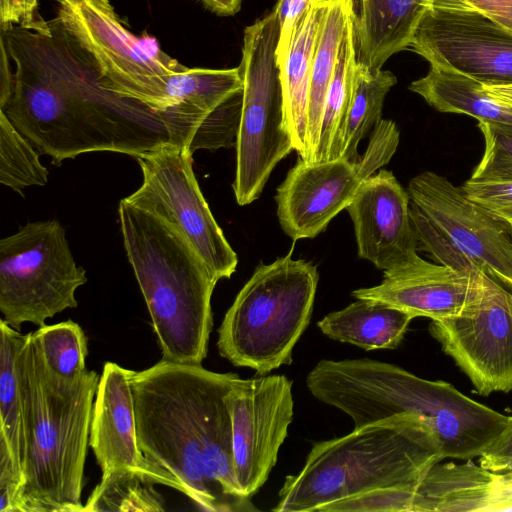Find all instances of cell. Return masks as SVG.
<instances>
[{
  "instance_id": "obj_1",
  "label": "cell",
  "mask_w": 512,
  "mask_h": 512,
  "mask_svg": "<svg viewBox=\"0 0 512 512\" xmlns=\"http://www.w3.org/2000/svg\"><path fill=\"white\" fill-rule=\"evenodd\" d=\"M52 35L1 30L16 65L12 96L1 108L53 164L94 151L138 157L169 143L157 113L106 89L85 55L54 19Z\"/></svg>"
},
{
  "instance_id": "obj_2",
  "label": "cell",
  "mask_w": 512,
  "mask_h": 512,
  "mask_svg": "<svg viewBox=\"0 0 512 512\" xmlns=\"http://www.w3.org/2000/svg\"><path fill=\"white\" fill-rule=\"evenodd\" d=\"M237 377L162 359L130 374L140 449L205 511H257L234 474L225 395Z\"/></svg>"
},
{
  "instance_id": "obj_3",
  "label": "cell",
  "mask_w": 512,
  "mask_h": 512,
  "mask_svg": "<svg viewBox=\"0 0 512 512\" xmlns=\"http://www.w3.org/2000/svg\"><path fill=\"white\" fill-rule=\"evenodd\" d=\"M306 386L317 400L348 415L354 427L398 415L421 419L438 439L444 459L480 456L508 421L448 382L368 358L323 359L308 373Z\"/></svg>"
},
{
  "instance_id": "obj_4",
  "label": "cell",
  "mask_w": 512,
  "mask_h": 512,
  "mask_svg": "<svg viewBox=\"0 0 512 512\" xmlns=\"http://www.w3.org/2000/svg\"><path fill=\"white\" fill-rule=\"evenodd\" d=\"M23 398L24 512H83L84 466L100 375L74 379L53 372L32 332L18 357Z\"/></svg>"
},
{
  "instance_id": "obj_5",
  "label": "cell",
  "mask_w": 512,
  "mask_h": 512,
  "mask_svg": "<svg viewBox=\"0 0 512 512\" xmlns=\"http://www.w3.org/2000/svg\"><path fill=\"white\" fill-rule=\"evenodd\" d=\"M118 212L124 248L162 360L202 364L213 327L211 297L218 280L172 224L125 198Z\"/></svg>"
},
{
  "instance_id": "obj_6",
  "label": "cell",
  "mask_w": 512,
  "mask_h": 512,
  "mask_svg": "<svg viewBox=\"0 0 512 512\" xmlns=\"http://www.w3.org/2000/svg\"><path fill=\"white\" fill-rule=\"evenodd\" d=\"M444 460L431 428L412 415H398L313 444L303 468L285 478L276 512L319 508L369 491L419 484Z\"/></svg>"
},
{
  "instance_id": "obj_7",
  "label": "cell",
  "mask_w": 512,
  "mask_h": 512,
  "mask_svg": "<svg viewBox=\"0 0 512 512\" xmlns=\"http://www.w3.org/2000/svg\"><path fill=\"white\" fill-rule=\"evenodd\" d=\"M318 278L316 266L291 253L259 264L219 327V354L260 375L291 364L310 322Z\"/></svg>"
},
{
  "instance_id": "obj_8",
  "label": "cell",
  "mask_w": 512,
  "mask_h": 512,
  "mask_svg": "<svg viewBox=\"0 0 512 512\" xmlns=\"http://www.w3.org/2000/svg\"><path fill=\"white\" fill-rule=\"evenodd\" d=\"M418 244L440 264L481 270L512 292L510 226L471 200L462 187L425 171L408 185Z\"/></svg>"
},
{
  "instance_id": "obj_9",
  "label": "cell",
  "mask_w": 512,
  "mask_h": 512,
  "mask_svg": "<svg viewBox=\"0 0 512 512\" xmlns=\"http://www.w3.org/2000/svg\"><path fill=\"white\" fill-rule=\"evenodd\" d=\"M280 28L272 11L244 30L238 66L243 80L233 190L240 206L259 198L275 166L294 150L276 49Z\"/></svg>"
},
{
  "instance_id": "obj_10",
  "label": "cell",
  "mask_w": 512,
  "mask_h": 512,
  "mask_svg": "<svg viewBox=\"0 0 512 512\" xmlns=\"http://www.w3.org/2000/svg\"><path fill=\"white\" fill-rule=\"evenodd\" d=\"M55 20L111 92L135 100L159 117L167 110L166 84L184 65L154 38L136 37L109 0H58Z\"/></svg>"
},
{
  "instance_id": "obj_11",
  "label": "cell",
  "mask_w": 512,
  "mask_h": 512,
  "mask_svg": "<svg viewBox=\"0 0 512 512\" xmlns=\"http://www.w3.org/2000/svg\"><path fill=\"white\" fill-rule=\"evenodd\" d=\"M57 220L29 222L0 240V311L15 329L76 308V290L87 282Z\"/></svg>"
},
{
  "instance_id": "obj_12",
  "label": "cell",
  "mask_w": 512,
  "mask_h": 512,
  "mask_svg": "<svg viewBox=\"0 0 512 512\" xmlns=\"http://www.w3.org/2000/svg\"><path fill=\"white\" fill-rule=\"evenodd\" d=\"M399 138L396 124L382 119L358 163L343 157L310 163L299 157L275 196L282 230L294 241L314 238L324 231L347 208L361 184L390 161Z\"/></svg>"
},
{
  "instance_id": "obj_13",
  "label": "cell",
  "mask_w": 512,
  "mask_h": 512,
  "mask_svg": "<svg viewBox=\"0 0 512 512\" xmlns=\"http://www.w3.org/2000/svg\"><path fill=\"white\" fill-rule=\"evenodd\" d=\"M192 156L167 143L136 157L143 182L125 199L176 227L219 281L231 277L238 258L200 190Z\"/></svg>"
},
{
  "instance_id": "obj_14",
  "label": "cell",
  "mask_w": 512,
  "mask_h": 512,
  "mask_svg": "<svg viewBox=\"0 0 512 512\" xmlns=\"http://www.w3.org/2000/svg\"><path fill=\"white\" fill-rule=\"evenodd\" d=\"M409 49L485 86L512 85V31L461 0H432Z\"/></svg>"
},
{
  "instance_id": "obj_15",
  "label": "cell",
  "mask_w": 512,
  "mask_h": 512,
  "mask_svg": "<svg viewBox=\"0 0 512 512\" xmlns=\"http://www.w3.org/2000/svg\"><path fill=\"white\" fill-rule=\"evenodd\" d=\"M481 294L468 314L432 321L431 335L477 392L512 391V292L481 272Z\"/></svg>"
},
{
  "instance_id": "obj_16",
  "label": "cell",
  "mask_w": 512,
  "mask_h": 512,
  "mask_svg": "<svg viewBox=\"0 0 512 512\" xmlns=\"http://www.w3.org/2000/svg\"><path fill=\"white\" fill-rule=\"evenodd\" d=\"M232 422L235 479L251 498L263 486L293 420L292 382L285 375L239 376L225 395Z\"/></svg>"
},
{
  "instance_id": "obj_17",
  "label": "cell",
  "mask_w": 512,
  "mask_h": 512,
  "mask_svg": "<svg viewBox=\"0 0 512 512\" xmlns=\"http://www.w3.org/2000/svg\"><path fill=\"white\" fill-rule=\"evenodd\" d=\"M481 270H459L428 262L417 255L384 272L379 285L352 292L403 310L414 318L445 320L469 313L482 289Z\"/></svg>"
},
{
  "instance_id": "obj_18",
  "label": "cell",
  "mask_w": 512,
  "mask_h": 512,
  "mask_svg": "<svg viewBox=\"0 0 512 512\" xmlns=\"http://www.w3.org/2000/svg\"><path fill=\"white\" fill-rule=\"evenodd\" d=\"M358 255L383 272L413 260L418 240L410 197L391 171L380 169L359 187L347 206Z\"/></svg>"
},
{
  "instance_id": "obj_19",
  "label": "cell",
  "mask_w": 512,
  "mask_h": 512,
  "mask_svg": "<svg viewBox=\"0 0 512 512\" xmlns=\"http://www.w3.org/2000/svg\"><path fill=\"white\" fill-rule=\"evenodd\" d=\"M131 370L106 362L95 395L89 445L102 472L130 468L183 494L181 483L140 449L137 433Z\"/></svg>"
},
{
  "instance_id": "obj_20",
  "label": "cell",
  "mask_w": 512,
  "mask_h": 512,
  "mask_svg": "<svg viewBox=\"0 0 512 512\" xmlns=\"http://www.w3.org/2000/svg\"><path fill=\"white\" fill-rule=\"evenodd\" d=\"M243 89L239 67L232 69L187 68L170 75L166 84L167 110L160 116L169 143L191 154L204 150L211 124L219 108Z\"/></svg>"
},
{
  "instance_id": "obj_21",
  "label": "cell",
  "mask_w": 512,
  "mask_h": 512,
  "mask_svg": "<svg viewBox=\"0 0 512 512\" xmlns=\"http://www.w3.org/2000/svg\"><path fill=\"white\" fill-rule=\"evenodd\" d=\"M432 0H351L356 62L382 69L395 53L409 49L414 30Z\"/></svg>"
},
{
  "instance_id": "obj_22",
  "label": "cell",
  "mask_w": 512,
  "mask_h": 512,
  "mask_svg": "<svg viewBox=\"0 0 512 512\" xmlns=\"http://www.w3.org/2000/svg\"><path fill=\"white\" fill-rule=\"evenodd\" d=\"M501 476L471 459L438 462L417 487L414 512L497 511Z\"/></svg>"
},
{
  "instance_id": "obj_23",
  "label": "cell",
  "mask_w": 512,
  "mask_h": 512,
  "mask_svg": "<svg viewBox=\"0 0 512 512\" xmlns=\"http://www.w3.org/2000/svg\"><path fill=\"white\" fill-rule=\"evenodd\" d=\"M326 0L313 2L298 20L285 54L278 58L284 108L294 150L307 156V114L311 67Z\"/></svg>"
},
{
  "instance_id": "obj_24",
  "label": "cell",
  "mask_w": 512,
  "mask_h": 512,
  "mask_svg": "<svg viewBox=\"0 0 512 512\" xmlns=\"http://www.w3.org/2000/svg\"><path fill=\"white\" fill-rule=\"evenodd\" d=\"M409 313L373 299H357L331 312L317 326L327 337L364 350L395 349L403 340L410 322Z\"/></svg>"
},
{
  "instance_id": "obj_25",
  "label": "cell",
  "mask_w": 512,
  "mask_h": 512,
  "mask_svg": "<svg viewBox=\"0 0 512 512\" xmlns=\"http://www.w3.org/2000/svg\"><path fill=\"white\" fill-rule=\"evenodd\" d=\"M408 88L439 112L465 114L478 123L512 124V106L491 95L479 81L457 71L431 66Z\"/></svg>"
},
{
  "instance_id": "obj_26",
  "label": "cell",
  "mask_w": 512,
  "mask_h": 512,
  "mask_svg": "<svg viewBox=\"0 0 512 512\" xmlns=\"http://www.w3.org/2000/svg\"><path fill=\"white\" fill-rule=\"evenodd\" d=\"M351 10V0H326L311 67L306 162L313 161L318 145L324 103L334 73L339 46L351 18Z\"/></svg>"
},
{
  "instance_id": "obj_27",
  "label": "cell",
  "mask_w": 512,
  "mask_h": 512,
  "mask_svg": "<svg viewBox=\"0 0 512 512\" xmlns=\"http://www.w3.org/2000/svg\"><path fill=\"white\" fill-rule=\"evenodd\" d=\"M355 65L356 53L350 18L339 46L334 73L324 103L319 141L311 163L331 161L342 156L353 94Z\"/></svg>"
},
{
  "instance_id": "obj_28",
  "label": "cell",
  "mask_w": 512,
  "mask_h": 512,
  "mask_svg": "<svg viewBox=\"0 0 512 512\" xmlns=\"http://www.w3.org/2000/svg\"><path fill=\"white\" fill-rule=\"evenodd\" d=\"M0 332V436L23 473L26 442L18 357L25 335L3 319L0 320Z\"/></svg>"
},
{
  "instance_id": "obj_29",
  "label": "cell",
  "mask_w": 512,
  "mask_h": 512,
  "mask_svg": "<svg viewBox=\"0 0 512 512\" xmlns=\"http://www.w3.org/2000/svg\"><path fill=\"white\" fill-rule=\"evenodd\" d=\"M396 83V76L392 72L382 69L370 70L356 62L353 94L341 157L352 163L361 161L358 145L382 120L384 99Z\"/></svg>"
},
{
  "instance_id": "obj_30",
  "label": "cell",
  "mask_w": 512,
  "mask_h": 512,
  "mask_svg": "<svg viewBox=\"0 0 512 512\" xmlns=\"http://www.w3.org/2000/svg\"><path fill=\"white\" fill-rule=\"evenodd\" d=\"M158 485L148 476L130 469L114 468L102 472L101 481L94 488L83 512H159L165 511Z\"/></svg>"
},
{
  "instance_id": "obj_31",
  "label": "cell",
  "mask_w": 512,
  "mask_h": 512,
  "mask_svg": "<svg viewBox=\"0 0 512 512\" xmlns=\"http://www.w3.org/2000/svg\"><path fill=\"white\" fill-rule=\"evenodd\" d=\"M48 169L39 152L0 110V182L22 193L29 186H44Z\"/></svg>"
},
{
  "instance_id": "obj_32",
  "label": "cell",
  "mask_w": 512,
  "mask_h": 512,
  "mask_svg": "<svg viewBox=\"0 0 512 512\" xmlns=\"http://www.w3.org/2000/svg\"><path fill=\"white\" fill-rule=\"evenodd\" d=\"M32 335L44 361L59 376L74 379L86 370L87 337L78 323L67 320L39 326Z\"/></svg>"
},
{
  "instance_id": "obj_33",
  "label": "cell",
  "mask_w": 512,
  "mask_h": 512,
  "mask_svg": "<svg viewBox=\"0 0 512 512\" xmlns=\"http://www.w3.org/2000/svg\"><path fill=\"white\" fill-rule=\"evenodd\" d=\"M484 137L483 156L471 178L512 180V124L478 123Z\"/></svg>"
},
{
  "instance_id": "obj_34",
  "label": "cell",
  "mask_w": 512,
  "mask_h": 512,
  "mask_svg": "<svg viewBox=\"0 0 512 512\" xmlns=\"http://www.w3.org/2000/svg\"><path fill=\"white\" fill-rule=\"evenodd\" d=\"M467 196L499 220L512 224V180L469 178L462 185Z\"/></svg>"
},
{
  "instance_id": "obj_35",
  "label": "cell",
  "mask_w": 512,
  "mask_h": 512,
  "mask_svg": "<svg viewBox=\"0 0 512 512\" xmlns=\"http://www.w3.org/2000/svg\"><path fill=\"white\" fill-rule=\"evenodd\" d=\"M24 476L0 436V512H24Z\"/></svg>"
},
{
  "instance_id": "obj_36",
  "label": "cell",
  "mask_w": 512,
  "mask_h": 512,
  "mask_svg": "<svg viewBox=\"0 0 512 512\" xmlns=\"http://www.w3.org/2000/svg\"><path fill=\"white\" fill-rule=\"evenodd\" d=\"M13 26L39 33L52 35V25L39 12L38 0H0V28Z\"/></svg>"
},
{
  "instance_id": "obj_37",
  "label": "cell",
  "mask_w": 512,
  "mask_h": 512,
  "mask_svg": "<svg viewBox=\"0 0 512 512\" xmlns=\"http://www.w3.org/2000/svg\"><path fill=\"white\" fill-rule=\"evenodd\" d=\"M318 0H278L273 10L280 28L279 41L276 49L277 59L282 57L288 49L294 28L308 9Z\"/></svg>"
},
{
  "instance_id": "obj_38",
  "label": "cell",
  "mask_w": 512,
  "mask_h": 512,
  "mask_svg": "<svg viewBox=\"0 0 512 512\" xmlns=\"http://www.w3.org/2000/svg\"><path fill=\"white\" fill-rule=\"evenodd\" d=\"M479 464L493 472H512V416L492 444L479 456Z\"/></svg>"
},
{
  "instance_id": "obj_39",
  "label": "cell",
  "mask_w": 512,
  "mask_h": 512,
  "mask_svg": "<svg viewBox=\"0 0 512 512\" xmlns=\"http://www.w3.org/2000/svg\"><path fill=\"white\" fill-rule=\"evenodd\" d=\"M512 31V0H461Z\"/></svg>"
},
{
  "instance_id": "obj_40",
  "label": "cell",
  "mask_w": 512,
  "mask_h": 512,
  "mask_svg": "<svg viewBox=\"0 0 512 512\" xmlns=\"http://www.w3.org/2000/svg\"><path fill=\"white\" fill-rule=\"evenodd\" d=\"M0 109L10 100L15 83V73L12 72L11 59L4 39L0 36Z\"/></svg>"
},
{
  "instance_id": "obj_41",
  "label": "cell",
  "mask_w": 512,
  "mask_h": 512,
  "mask_svg": "<svg viewBox=\"0 0 512 512\" xmlns=\"http://www.w3.org/2000/svg\"><path fill=\"white\" fill-rule=\"evenodd\" d=\"M211 12L220 16L235 15L241 8L242 0H197Z\"/></svg>"
},
{
  "instance_id": "obj_42",
  "label": "cell",
  "mask_w": 512,
  "mask_h": 512,
  "mask_svg": "<svg viewBox=\"0 0 512 512\" xmlns=\"http://www.w3.org/2000/svg\"><path fill=\"white\" fill-rule=\"evenodd\" d=\"M485 88L491 95L501 100L502 102L512 106V85L485 86Z\"/></svg>"
},
{
  "instance_id": "obj_43",
  "label": "cell",
  "mask_w": 512,
  "mask_h": 512,
  "mask_svg": "<svg viewBox=\"0 0 512 512\" xmlns=\"http://www.w3.org/2000/svg\"><path fill=\"white\" fill-rule=\"evenodd\" d=\"M510 226V234H511V240H512V224Z\"/></svg>"
}]
</instances>
